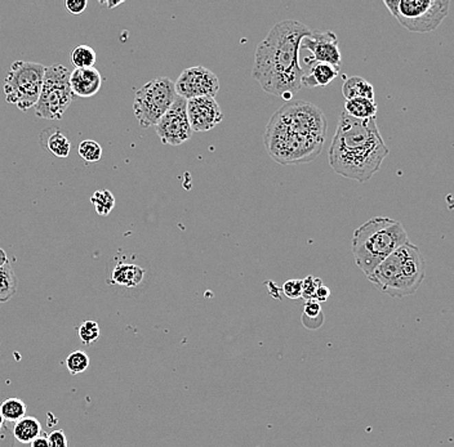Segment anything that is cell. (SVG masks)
<instances>
[{
  "label": "cell",
  "instance_id": "2e32d148",
  "mask_svg": "<svg viewBox=\"0 0 454 447\" xmlns=\"http://www.w3.org/2000/svg\"><path fill=\"white\" fill-rule=\"evenodd\" d=\"M341 73V67L333 66L329 63H310V71L304 73L302 87L306 88H317V87H327L332 83Z\"/></svg>",
  "mask_w": 454,
  "mask_h": 447
},
{
  "label": "cell",
  "instance_id": "6da1fadb",
  "mask_svg": "<svg viewBox=\"0 0 454 447\" xmlns=\"http://www.w3.org/2000/svg\"><path fill=\"white\" fill-rule=\"evenodd\" d=\"M327 132V117L317 104L291 101L270 117L264 147L277 164H305L321 154Z\"/></svg>",
  "mask_w": 454,
  "mask_h": 447
},
{
  "label": "cell",
  "instance_id": "836d02e7",
  "mask_svg": "<svg viewBox=\"0 0 454 447\" xmlns=\"http://www.w3.org/2000/svg\"><path fill=\"white\" fill-rule=\"evenodd\" d=\"M32 447H49V442H48V436L43 432L41 436L36 437L34 441H32Z\"/></svg>",
  "mask_w": 454,
  "mask_h": 447
},
{
  "label": "cell",
  "instance_id": "e0dca14e",
  "mask_svg": "<svg viewBox=\"0 0 454 447\" xmlns=\"http://www.w3.org/2000/svg\"><path fill=\"white\" fill-rule=\"evenodd\" d=\"M49 132H51V135H47L43 132L41 135L43 146L54 157H69L70 151H71V142L67 138V135L56 129H49Z\"/></svg>",
  "mask_w": 454,
  "mask_h": 447
},
{
  "label": "cell",
  "instance_id": "8fae6325",
  "mask_svg": "<svg viewBox=\"0 0 454 447\" xmlns=\"http://www.w3.org/2000/svg\"><path fill=\"white\" fill-rule=\"evenodd\" d=\"M177 94L186 101L198 97H216L220 91L218 78L211 70L195 66L181 73L174 83Z\"/></svg>",
  "mask_w": 454,
  "mask_h": 447
},
{
  "label": "cell",
  "instance_id": "1f68e13d",
  "mask_svg": "<svg viewBox=\"0 0 454 447\" xmlns=\"http://www.w3.org/2000/svg\"><path fill=\"white\" fill-rule=\"evenodd\" d=\"M88 5L87 0H66L65 7L71 14H82Z\"/></svg>",
  "mask_w": 454,
  "mask_h": 447
},
{
  "label": "cell",
  "instance_id": "9c48e42d",
  "mask_svg": "<svg viewBox=\"0 0 454 447\" xmlns=\"http://www.w3.org/2000/svg\"><path fill=\"white\" fill-rule=\"evenodd\" d=\"M177 97L174 83L167 76L152 79L141 87L133 101V111L139 125L142 128L155 126Z\"/></svg>",
  "mask_w": 454,
  "mask_h": 447
},
{
  "label": "cell",
  "instance_id": "4316f807",
  "mask_svg": "<svg viewBox=\"0 0 454 447\" xmlns=\"http://www.w3.org/2000/svg\"><path fill=\"white\" fill-rule=\"evenodd\" d=\"M78 334H79V338H80L82 343L87 344V345L95 343L101 335L100 325L93 320H87L79 326Z\"/></svg>",
  "mask_w": 454,
  "mask_h": 447
},
{
  "label": "cell",
  "instance_id": "52a82bcc",
  "mask_svg": "<svg viewBox=\"0 0 454 447\" xmlns=\"http://www.w3.org/2000/svg\"><path fill=\"white\" fill-rule=\"evenodd\" d=\"M45 67L41 63L16 61L4 80L5 101L21 111H27L38 104L42 92Z\"/></svg>",
  "mask_w": 454,
  "mask_h": 447
},
{
  "label": "cell",
  "instance_id": "8992f818",
  "mask_svg": "<svg viewBox=\"0 0 454 447\" xmlns=\"http://www.w3.org/2000/svg\"><path fill=\"white\" fill-rule=\"evenodd\" d=\"M391 14L412 32L436 30L449 14V0H385Z\"/></svg>",
  "mask_w": 454,
  "mask_h": 447
},
{
  "label": "cell",
  "instance_id": "44dd1931",
  "mask_svg": "<svg viewBox=\"0 0 454 447\" xmlns=\"http://www.w3.org/2000/svg\"><path fill=\"white\" fill-rule=\"evenodd\" d=\"M19 289V279L12 268L11 263L0 267V303L8 302Z\"/></svg>",
  "mask_w": 454,
  "mask_h": 447
},
{
  "label": "cell",
  "instance_id": "ba28073f",
  "mask_svg": "<svg viewBox=\"0 0 454 447\" xmlns=\"http://www.w3.org/2000/svg\"><path fill=\"white\" fill-rule=\"evenodd\" d=\"M70 70L64 65L45 67L42 92L35 114L45 120H61L66 110L74 101V94L70 88Z\"/></svg>",
  "mask_w": 454,
  "mask_h": 447
},
{
  "label": "cell",
  "instance_id": "277c9868",
  "mask_svg": "<svg viewBox=\"0 0 454 447\" xmlns=\"http://www.w3.org/2000/svg\"><path fill=\"white\" fill-rule=\"evenodd\" d=\"M411 242L402 222L374 217L355 229L351 251L356 266L367 277L396 249Z\"/></svg>",
  "mask_w": 454,
  "mask_h": 447
},
{
  "label": "cell",
  "instance_id": "4fadbf2b",
  "mask_svg": "<svg viewBox=\"0 0 454 447\" xmlns=\"http://www.w3.org/2000/svg\"><path fill=\"white\" fill-rule=\"evenodd\" d=\"M301 49H308L313 62L341 66L342 56L338 48V39L333 32H313L301 43Z\"/></svg>",
  "mask_w": 454,
  "mask_h": 447
},
{
  "label": "cell",
  "instance_id": "9a60e30c",
  "mask_svg": "<svg viewBox=\"0 0 454 447\" xmlns=\"http://www.w3.org/2000/svg\"><path fill=\"white\" fill-rule=\"evenodd\" d=\"M146 271L135 263L119 260L110 272L107 284L117 285L127 289H135L142 284Z\"/></svg>",
  "mask_w": 454,
  "mask_h": 447
},
{
  "label": "cell",
  "instance_id": "d590c367",
  "mask_svg": "<svg viewBox=\"0 0 454 447\" xmlns=\"http://www.w3.org/2000/svg\"><path fill=\"white\" fill-rule=\"evenodd\" d=\"M123 1H114V3H110V1H105V5H107L110 10L111 8H114V7H117V5H119V4H122Z\"/></svg>",
  "mask_w": 454,
  "mask_h": 447
},
{
  "label": "cell",
  "instance_id": "7402d4cb",
  "mask_svg": "<svg viewBox=\"0 0 454 447\" xmlns=\"http://www.w3.org/2000/svg\"><path fill=\"white\" fill-rule=\"evenodd\" d=\"M26 411H27V406L26 404L16 397H12L5 400L1 406H0V414L4 417V420L7 422H19L21 420L22 417L26 416Z\"/></svg>",
  "mask_w": 454,
  "mask_h": 447
},
{
  "label": "cell",
  "instance_id": "e575fe53",
  "mask_svg": "<svg viewBox=\"0 0 454 447\" xmlns=\"http://www.w3.org/2000/svg\"><path fill=\"white\" fill-rule=\"evenodd\" d=\"M8 262H10V260H8V255H7V253H5L4 250L0 248V267H1V266H4V264H7Z\"/></svg>",
  "mask_w": 454,
  "mask_h": 447
},
{
  "label": "cell",
  "instance_id": "d4e9b609",
  "mask_svg": "<svg viewBox=\"0 0 454 447\" xmlns=\"http://www.w3.org/2000/svg\"><path fill=\"white\" fill-rule=\"evenodd\" d=\"M79 157H82L87 163H97L102 157V147L93 139H85L79 147H78Z\"/></svg>",
  "mask_w": 454,
  "mask_h": 447
},
{
  "label": "cell",
  "instance_id": "4dcf8cb0",
  "mask_svg": "<svg viewBox=\"0 0 454 447\" xmlns=\"http://www.w3.org/2000/svg\"><path fill=\"white\" fill-rule=\"evenodd\" d=\"M49 447H69L67 437L63 429H56L48 435Z\"/></svg>",
  "mask_w": 454,
  "mask_h": 447
},
{
  "label": "cell",
  "instance_id": "30bf717a",
  "mask_svg": "<svg viewBox=\"0 0 454 447\" xmlns=\"http://www.w3.org/2000/svg\"><path fill=\"white\" fill-rule=\"evenodd\" d=\"M155 129L164 145L180 146L191 139L194 132L188 116V101L179 95L155 125Z\"/></svg>",
  "mask_w": 454,
  "mask_h": 447
},
{
  "label": "cell",
  "instance_id": "5b68a950",
  "mask_svg": "<svg viewBox=\"0 0 454 447\" xmlns=\"http://www.w3.org/2000/svg\"><path fill=\"white\" fill-rule=\"evenodd\" d=\"M426 276V260L418 247L408 242L395 250L368 276L381 291L392 298L413 295Z\"/></svg>",
  "mask_w": 454,
  "mask_h": 447
},
{
  "label": "cell",
  "instance_id": "7a4b0ae2",
  "mask_svg": "<svg viewBox=\"0 0 454 447\" xmlns=\"http://www.w3.org/2000/svg\"><path fill=\"white\" fill-rule=\"evenodd\" d=\"M313 30L302 22L286 20L271 27L254 54L252 78L266 93L291 101L302 88L301 43Z\"/></svg>",
  "mask_w": 454,
  "mask_h": 447
},
{
  "label": "cell",
  "instance_id": "7c38bea8",
  "mask_svg": "<svg viewBox=\"0 0 454 447\" xmlns=\"http://www.w3.org/2000/svg\"><path fill=\"white\" fill-rule=\"evenodd\" d=\"M188 116L192 132H209L223 120L221 107L213 97L189 100Z\"/></svg>",
  "mask_w": 454,
  "mask_h": 447
},
{
  "label": "cell",
  "instance_id": "5bb4252c",
  "mask_svg": "<svg viewBox=\"0 0 454 447\" xmlns=\"http://www.w3.org/2000/svg\"><path fill=\"white\" fill-rule=\"evenodd\" d=\"M102 76L95 67L75 69L70 73V88L76 97L89 98L100 92Z\"/></svg>",
  "mask_w": 454,
  "mask_h": 447
},
{
  "label": "cell",
  "instance_id": "ac0fdd59",
  "mask_svg": "<svg viewBox=\"0 0 454 447\" xmlns=\"http://www.w3.org/2000/svg\"><path fill=\"white\" fill-rule=\"evenodd\" d=\"M43 433L41 422L34 416H25L16 422L13 428V436L21 444H32V441Z\"/></svg>",
  "mask_w": 454,
  "mask_h": 447
},
{
  "label": "cell",
  "instance_id": "f1b7e54d",
  "mask_svg": "<svg viewBox=\"0 0 454 447\" xmlns=\"http://www.w3.org/2000/svg\"><path fill=\"white\" fill-rule=\"evenodd\" d=\"M282 291L284 293V295H286V298H289V299H299V298H302V291H304L302 280L292 279V280L286 281V282H284L283 288H282Z\"/></svg>",
  "mask_w": 454,
  "mask_h": 447
},
{
  "label": "cell",
  "instance_id": "8d00e7d4",
  "mask_svg": "<svg viewBox=\"0 0 454 447\" xmlns=\"http://www.w3.org/2000/svg\"><path fill=\"white\" fill-rule=\"evenodd\" d=\"M4 422H5V420H4V417H3V415L0 414V431H1V429H3V426H4Z\"/></svg>",
  "mask_w": 454,
  "mask_h": 447
},
{
  "label": "cell",
  "instance_id": "d6986e66",
  "mask_svg": "<svg viewBox=\"0 0 454 447\" xmlns=\"http://www.w3.org/2000/svg\"><path fill=\"white\" fill-rule=\"evenodd\" d=\"M342 94L346 101L354 98L374 100V88L365 79L360 76H352L346 79V82L342 85Z\"/></svg>",
  "mask_w": 454,
  "mask_h": 447
},
{
  "label": "cell",
  "instance_id": "83f0119b",
  "mask_svg": "<svg viewBox=\"0 0 454 447\" xmlns=\"http://www.w3.org/2000/svg\"><path fill=\"white\" fill-rule=\"evenodd\" d=\"M323 285V282L320 279L314 277V276H307L306 279L302 280V297L308 301V299H315V294L317 290Z\"/></svg>",
  "mask_w": 454,
  "mask_h": 447
},
{
  "label": "cell",
  "instance_id": "3957f363",
  "mask_svg": "<svg viewBox=\"0 0 454 447\" xmlns=\"http://www.w3.org/2000/svg\"><path fill=\"white\" fill-rule=\"evenodd\" d=\"M376 119L359 120L342 111L329 147V165L342 177L368 182L389 157Z\"/></svg>",
  "mask_w": 454,
  "mask_h": 447
},
{
  "label": "cell",
  "instance_id": "cb8c5ba5",
  "mask_svg": "<svg viewBox=\"0 0 454 447\" xmlns=\"http://www.w3.org/2000/svg\"><path fill=\"white\" fill-rule=\"evenodd\" d=\"M91 203L98 216L106 217L115 207V198L109 190H98L91 196Z\"/></svg>",
  "mask_w": 454,
  "mask_h": 447
},
{
  "label": "cell",
  "instance_id": "484cf974",
  "mask_svg": "<svg viewBox=\"0 0 454 447\" xmlns=\"http://www.w3.org/2000/svg\"><path fill=\"white\" fill-rule=\"evenodd\" d=\"M91 364L89 356L84 351H74L66 358V367L71 375L82 374Z\"/></svg>",
  "mask_w": 454,
  "mask_h": 447
},
{
  "label": "cell",
  "instance_id": "603a6c76",
  "mask_svg": "<svg viewBox=\"0 0 454 447\" xmlns=\"http://www.w3.org/2000/svg\"><path fill=\"white\" fill-rule=\"evenodd\" d=\"M70 62L74 65L75 69L95 67V49L89 45H78L70 53Z\"/></svg>",
  "mask_w": 454,
  "mask_h": 447
},
{
  "label": "cell",
  "instance_id": "d6a6232c",
  "mask_svg": "<svg viewBox=\"0 0 454 447\" xmlns=\"http://www.w3.org/2000/svg\"><path fill=\"white\" fill-rule=\"evenodd\" d=\"M330 297V290L329 288L326 286V285H321L319 289L317 290V294H315V301L317 302H326L328 301V298Z\"/></svg>",
  "mask_w": 454,
  "mask_h": 447
},
{
  "label": "cell",
  "instance_id": "f546056e",
  "mask_svg": "<svg viewBox=\"0 0 454 447\" xmlns=\"http://www.w3.org/2000/svg\"><path fill=\"white\" fill-rule=\"evenodd\" d=\"M321 307L320 303L315 299H308L304 306V319H310V320H317L321 319Z\"/></svg>",
  "mask_w": 454,
  "mask_h": 447
},
{
  "label": "cell",
  "instance_id": "ffe728a7",
  "mask_svg": "<svg viewBox=\"0 0 454 447\" xmlns=\"http://www.w3.org/2000/svg\"><path fill=\"white\" fill-rule=\"evenodd\" d=\"M343 111L351 117H355L359 120H370V119H376L378 107L374 102V100L354 98V100L346 101Z\"/></svg>",
  "mask_w": 454,
  "mask_h": 447
}]
</instances>
